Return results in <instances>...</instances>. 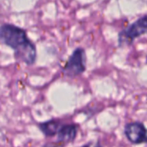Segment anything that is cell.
Returning a JSON list of instances; mask_svg holds the SVG:
<instances>
[{
  "mask_svg": "<svg viewBox=\"0 0 147 147\" xmlns=\"http://www.w3.org/2000/svg\"><path fill=\"white\" fill-rule=\"evenodd\" d=\"M0 38L14 49L16 57L26 64H33L36 59V48L27 38L25 32L14 25L5 24L0 27Z\"/></svg>",
  "mask_w": 147,
  "mask_h": 147,
  "instance_id": "obj_1",
  "label": "cell"
},
{
  "mask_svg": "<svg viewBox=\"0 0 147 147\" xmlns=\"http://www.w3.org/2000/svg\"><path fill=\"white\" fill-rule=\"evenodd\" d=\"M85 71V53L82 49H76L68 61L64 71L68 76L75 77Z\"/></svg>",
  "mask_w": 147,
  "mask_h": 147,
  "instance_id": "obj_2",
  "label": "cell"
},
{
  "mask_svg": "<svg viewBox=\"0 0 147 147\" xmlns=\"http://www.w3.org/2000/svg\"><path fill=\"white\" fill-rule=\"evenodd\" d=\"M147 33V16L141 17L120 34L121 42H131L135 38Z\"/></svg>",
  "mask_w": 147,
  "mask_h": 147,
  "instance_id": "obj_3",
  "label": "cell"
},
{
  "mask_svg": "<svg viewBox=\"0 0 147 147\" xmlns=\"http://www.w3.org/2000/svg\"><path fill=\"white\" fill-rule=\"evenodd\" d=\"M127 139L134 144L147 142V130L141 123H130L126 127Z\"/></svg>",
  "mask_w": 147,
  "mask_h": 147,
  "instance_id": "obj_4",
  "label": "cell"
},
{
  "mask_svg": "<svg viewBox=\"0 0 147 147\" xmlns=\"http://www.w3.org/2000/svg\"><path fill=\"white\" fill-rule=\"evenodd\" d=\"M75 136H76V127L75 126L67 125L62 127L58 132V140L63 144L73 141Z\"/></svg>",
  "mask_w": 147,
  "mask_h": 147,
  "instance_id": "obj_5",
  "label": "cell"
},
{
  "mask_svg": "<svg viewBox=\"0 0 147 147\" xmlns=\"http://www.w3.org/2000/svg\"><path fill=\"white\" fill-rule=\"evenodd\" d=\"M41 130L47 136H53L57 132H59V122L55 121H51L40 125Z\"/></svg>",
  "mask_w": 147,
  "mask_h": 147,
  "instance_id": "obj_6",
  "label": "cell"
},
{
  "mask_svg": "<svg viewBox=\"0 0 147 147\" xmlns=\"http://www.w3.org/2000/svg\"><path fill=\"white\" fill-rule=\"evenodd\" d=\"M81 147H101V145H100V143H99V142H97V141H92V142L88 143V144H87V145H85V146H82Z\"/></svg>",
  "mask_w": 147,
  "mask_h": 147,
  "instance_id": "obj_7",
  "label": "cell"
},
{
  "mask_svg": "<svg viewBox=\"0 0 147 147\" xmlns=\"http://www.w3.org/2000/svg\"><path fill=\"white\" fill-rule=\"evenodd\" d=\"M44 147H62V144H49Z\"/></svg>",
  "mask_w": 147,
  "mask_h": 147,
  "instance_id": "obj_8",
  "label": "cell"
}]
</instances>
